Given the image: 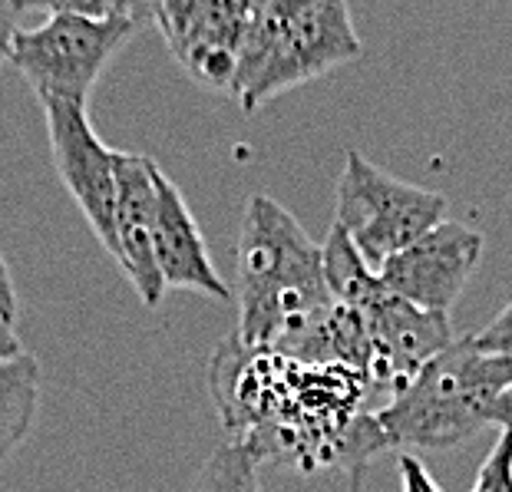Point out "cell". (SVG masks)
Segmentation results:
<instances>
[{
	"mask_svg": "<svg viewBox=\"0 0 512 492\" xmlns=\"http://www.w3.org/2000/svg\"><path fill=\"white\" fill-rule=\"evenodd\" d=\"M209 384L225 430L265 459L304 473L344 466L357 476L390 443L374 413H361L367 374L341 364H301L232 334L215 351Z\"/></svg>",
	"mask_w": 512,
	"mask_h": 492,
	"instance_id": "6da1fadb",
	"label": "cell"
},
{
	"mask_svg": "<svg viewBox=\"0 0 512 492\" xmlns=\"http://www.w3.org/2000/svg\"><path fill=\"white\" fill-rule=\"evenodd\" d=\"M235 261V334L301 364H334L337 301L324 281L321 245L298 218L268 195H252L238 225Z\"/></svg>",
	"mask_w": 512,
	"mask_h": 492,
	"instance_id": "7a4b0ae2",
	"label": "cell"
},
{
	"mask_svg": "<svg viewBox=\"0 0 512 492\" xmlns=\"http://www.w3.org/2000/svg\"><path fill=\"white\" fill-rule=\"evenodd\" d=\"M506 387H512V357L466 334L374 417L390 450H453L489 426V407Z\"/></svg>",
	"mask_w": 512,
	"mask_h": 492,
	"instance_id": "3957f363",
	"label": "cell"
},
{
	"mask_svg": "<svg viewBox=\"0 0 512 492\" xmlns=\"http://www.w3.org/2000/svg\"><path fill=\"white\" fill-rule=\"evenodd\" d=\"M347 0H268L248 20L232 100L255 113L275 96L361 57Z\"/></svg>",
	"mask_w": 512,
	"mask_h": 492,
	"instance_id": "277c9868",
	"label": "cell"
},
{
	"mask_svg": "<svg viewBox=\"0 0 512 492\" xmlns=\"http://www.w3.org/2000/svg\"><path fill=\"white\" fill-rule=\"evenodd\" d=\"M143 27L129 17L50 14L40 27L17 30L7 63L30 83L40 103H86L110 60Z\"/></svg>",
	"mask_w": 512,
	"mask_h": 492,
	"instance_id": "5b68a950",
	"label": "cell"
},
{
	"mask_svg": "<svg viewBox=\"0 0 512 492\" xmlns=\"http://www.w3.org/2000/svg\"><path fill=\"white\" fill-rule=\"evenodd\" d=\"M446 218V195L390 176L351 149L337 179V218L367 265L380 271L390 258Z\"/></svg>",
	"mask_w": 512,
	"mask_h": 492,
	"instance_id": "8992f818",
	"label": "cell"
},
{
	"mask_svg": "<svg viewBox=\"0 0 512 492\" xmlns=\"http://www.w3.org/2000/svg\"><path fill=\"white\" fill-rule=\"evenodd\" d=\"M47 139L53 169L100 248L116 261V149L103 146L86 113V103L47 100Z\"/></svg>",
	"mask_w": 512,
	"mask_h": 492,
	"instance_id": "52a82bcc",
	"label": "cell"
},
{
	"mask_svg": "<svg viewBox=\"0 0 512 492\" xmlns=\"http://www.w3.org/2000/svg\"><path fill=\"white\" fill-rule=\"evenodd\" d=\"M479 258H483V235L463 222L443 218L427 235L397 251L380 268V281L413 308L450 314L476 275Z\"/></svg>",
	"mask_w": 512,
	"mask_h": 492,
	"instance_id": "ba28073f",
	"label": "cell"
},
{
	"mask_svg": "<svg viewBox=\"0 0 512 492\" xmlns=\"http://www.w3.org/2000/svg\"><path fill=\"white\" fill-rule=\"evenodd\" d=\"M370 337L367 384L377 393H397L453 344L450 314L420 311L397 294L380 298L374 308L364 311Z\"/></svg>",
	"mask_w": 512,
	"mask_h": 492,
	"instance_id": "9c48e42d",
	"label": "cell"
},
{
	"mask_svg": "<svg viewBox=\"0 0 512 492\" xmlns=\"http://www.w3.org/2000/svg\"><path fill=\"white\" fill-rule=\"evenodd\" d=\"M159 166L143 152H116V265L146 308H159L166 281L156 265Z\"/></svg>",
	"mask_w": 512,
	"mask_h": 492,
	"instance_id": "30bf717a",
	"label": "cell"
},
{
	"mask_svg": "<svg viewBox=\"0 0 512 492\" xmlns=\"http://www.w3.org/2000/svg\"><path fill=\"white\" fill-rule=\"evenodd\" d=\"M159 195V222H156V265L166 288L199 291L205 298L232 301L235 291L222 281V275L212 265V255L205 248V235L195 215L166 172L156 176Z\"/></svg>",
	"mask_w": 512,
	"mask_h": 492,
	"instance_id": "8fae6325",
	"label": "cell"
},
{
	"mask_svg": "<svg viewBox=\"0 0 512 492\" xmlns=\"http://www.w3.org/2000/svg\"><path fill=\"white\" fill-rule=\"evenodd\" d=\"M321 265H324V281L331 288V298L344 308L354 311H370L380 298H387V284L380 281V271L367 265V258L354 248L341 225H331L328 238L321 245Z\"/></svg>",
	"mask_w": 512,
	"mask_h": 492,
	"instance_id": "7c38bea8",
	"label": "cell"
},
{
	"mask_svg": "<svg viewBox=\"0 0 512 492\" xmlns=\"http://www.w3.org/2000/svg\"><path fill=\"white\" fill-rule=\"evenodd\" d=\"M40 410V364L34 354L0 357V463L27 440Z\"/></svg>",
	"mask_w": 512,
	"mask_h": 492,
	"instance_id": "4fadbf2b",
	"label": "cell"
},
{
	"mask_svg": "<svg viewBox=\"0 0 512 492\" xmlns=\"http://www.w3.org/2000/svg\"><path fill=\"white\" fill-rule=\"evenodd\" d=\"M261 456L248 450L245 443H225L219 446L209 463L202 466V476L192 492H261L258 483Z\"/></svg>",
	"mask_w": 512,
	"mask_h": 492,
	"instance_id": "5bb4252c",
	"label": "cell"
},
{
	"mask_svg": "<svg viewBox=\"0 0 512 492\" xmlns=\"http://www.w3.org/2000/svg\"><path fill=\"white\" fill-rule=\"evenodd\" d=\"M24 10H47V14H80V17H129L139 24H152L149 0H17Z\"/></svg>",
	"mask_w": 512,
	"mask_h": 492,
	"instance_id": "9a60e30c",
	"label": "cell"
},
{
	"mask_svg": "<svg viewBox=\"0 0 512 492\" xmlns=\"http://www.w3.org/2000/svg\"><path fill=\"white\" fill-rule=\"evenodd\" d=\"M470 492H512V433H499L493 450L476 469Z\"/></svg>",
	"mask_w": 512,
	"mask_h": 492,
	"instance_id": "2e32d148",
	"label": "cell"
},
{
	"mask_svg": "<svg viewBox=\"0 0 512 492\" xmlns=\"http://www.w3.org/2000/svg\"><path fill=\"white\" fill-rule=\"evenodd\" d=\"M397 466H400V486H403V492H443L437 483H433V476L427 473V466H423L420 456L400 453Z\"/></svg>",
	"mask_w": 512,
	"mask_h": 492,
	"instance_id": "e0dca14e",
	"label": "cell"
},
{
	"mask_svg": "<svg viewBox=\"0 0 512 492\" xmlns=\"http://www.w3.org/2000/svg\"><path fill=\"white\" fill-rule=\"evenodd\" d=\"M476 341L483 344V347H506V344H512V301L483 327V331L476 334Z\"/></svg>",
	"mask_w": 512,
	"mask_h": 492,
	"instance_id": "ac0fdd59",
	"label": "cell"
},
{
	"mask_svg": "<svg viewBox=\"0 0 512 492\" xmlns=\"http://www.w3.org/2000/svg\"><path fill=\"white\" fill-rule=\"evenodd\" d=\"M17 17H20V7L17 0H0V63H7L10 57V43L17 37Z\"/></svg>",
	"mask_w": 512,
	"mask_h": 492,
	"instance_id": "d6986e66",
	"label": "cell"
},
{
	"mask_svg": "<svg viewBox=\"0 0 512 492\" xmlns=\"http://www.w3.org/2000/svg\"><path fill=\"white\" fill-rule=\"evenodd\" d=\"M17 311H20V301H17L14 275H10L4 255H0V314H4L10 324H14L17 321Z\"/></svg>",
	"mask_w": 512,
	"mask_h": 492,
	"instance_id": "ffe728a7",
	"label": "cell"
},
{
	"mask_svg": "<svg viewBox=\"0 0 512 492\" xmlns=\"http://www.w3.org/2000/svg\"><path fill=\"white\" fill-rule=\"evenodd\" d=\"M489 423H496L499 430L512 433V387H506V390L493 400V407H489Z\"/></svg>",
	"mask_w": 512,
	"mask_h": 492,
	"instance_id": "44dd1931",
	"label": "cell"
},
{
	"mask_svg": "<svg viewBox=\"0 0 512 492\" xmlns=\"http://www.w3.org/2000/svg\"><path fill=\"white\" fill-rule=\"evenodd\" d=\"M14 354H24V344H20L14 324L0 314V357H14Z\"/></svg>",
	"mask_w": 512,
	"mask_h": 492,
	"instance_id": "7402d4cb",
	"label": "cell"
},
{
	"mask_svg": "<svg viewBox=\"0 0 512 492\" xmlns=\"http://www.w3.org/2000/svg\"><path fill=\"white\" fill-rule=\"evenodd\" d=\"M228 4H232V7H235V10H238V14H242V17H248V20H252V17H258L261 10L268 7V0H228Z\"/></svg>",
	"mask_w": 512,
	"mask_h": 492,
	"instance_id": "603a6c76",
	"label": "cell"
},
{
	"mask_svg": "<svg viewBox=\"0 0 512 492\" xmlns=\"http://www.w3.org/2000/svg\"><path fill=\"white\" fill-rule=\"evenodd\" d=\"M162 4H176V0H152V24H156V17H159Z\"/></svg>",
	"mask_w": 512,
	"mask_h": 492,
	"instance_id": "cb8c5ba5",
	"label": "cell"
},
{
	"mask_svg": "<svg viewBox=\"0 0 512 492\" xmlns=\"http://www.w3.org/2000/svg\"><path fill=\"white\" fill-rule=\"evenodd\" d=\"M149 7H152V0H149Z\"/></svg>",
	"mask_w": 512,
	"mask_h": 492,
	"instance_id": "d4e9b609",
	"label": "cell"
}]
</instances>
